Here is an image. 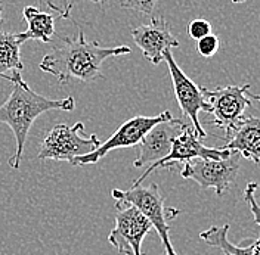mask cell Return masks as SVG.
Segmentation results:
<instances>
[{
	"label": "cell",
	"instance_id": "cell-22",
	"mask_svg": "<svg viewBox=\"0 0 260 255\" xmlns=\"http://www.w3.org/2000/svg\"><path fill=\"white\" fill-rule=\"evenodd\" d=\"M87 2H93V3H98V5H101V6H105L108 0H87Z\"/></svg>",
	"mask_w": 260,
	"mask_h": 255
},
{
	"label": "cell",
	"instance_id": "cell-3",
	"mask_svg": "<svg viewBox=\"0 0 260 255\" xmlns=\"http://www.w3.org/2000/svg\"><path fill=\"white\" fill-rule=\"evenodd\" d=\"M115 201L127 202L138 208L158 233L164 246V255H178L169 236L170 226L169 220H173L180 211L176 208L164 207V196L160 192L158 185L151 183L149 186H132L127 191L113 189L111 192Z\"/></svg>",
	"mask_w": 260,
	"mask_h": 255
},
{
	"label": "cell",
	"instance_id": "cell-13",
	"mask_svg": "<svg viewBox=\"0 0 260 255\" xmlns=\"http://www.w3.org/2000/svg\"><path fill=\"white\" fill-rule=\"evenodd\" d=\"M231 152L240 154L245 160L260 162V120L254 115L244 117L241 123L228 136V142L223 146Z\"/></svg>",
	"mask_w": 260,
	"mask_h": 255
},
{
	"label": "cell",
	"instance_id": "cell-21",
	"mask_svg": "<svg viewBox=\"0 0 260 255\" xmlns=\"http://www.w3.org/2000/svg\"><path fill=\"white\" fill-rule=\"evenodd\" d=\"M256 191H257V185H256L254 181L248 183V185H247V188H245V191H244V199H245V202H247V204H248V207H250V211H251V214H253L254 222L259 224L260 223L259 205H257L256 198H254Z\"/></svg>",
	"mask_w": 260,
	"mask_h": 255
},
{
	"label": "cell",
	"instance_id": "cell-1",
	"mask_svg": "<svg viewBox=\"0 0 260 255\" xmlns=\"http://www.w3.org/2000/svg\"><path fill=\"white\" fill-rule=\"evenodd\" d=\"M129 53V46L105 48L99 42H86L84 32L79 30L76 37H65L61 45L45 55L40 69L62 84L70 80L90 83L104 76L102 62L105 59Z\"/></svg>",
	"mask_w": 260,
	"mask_h": 255
},
{
	"label": "cell",
	"instance_id": "cell-23",
	"mask_svg": "<svg viewBox=\"0 0 260 255\" xmlns=\"http://www.w3.org/2000/svg\"><path fill=\"white\" fill-rule=\"evenodd\" d=\"M3 24V6H2V2H0V27Z\"/></svg>",
	"mask_w": 260,
	"mask_h": 255
},
{
	"label": "cell",
	"instance_id": "cell-18",
	"mask_svg": "<svg viewBox=\"0 0 260 255\" xmlns=\"http://www.w3.org/2000/svg\"><path fill=\"white\" fill-rule=\"evenodd\" d=\"M219 45H220V43H219V39H217L214 34H209V35H206V37H203V39L198 40V43H197V50H198V53H200L203 58H210V56L217 53Z\"/></svg>",
	"mask_w": 260,
	"mask_h": 255
},
{
	"label": "cell",
	"instance_id": "cell-6",
	"mask_svg": "<svg viewBox=\"0 0 260 255\" xmlns=\"http://www.w3.org/2000/svg\"><path fill=\"white\" fill-rule=\"evenodd\" d=\"M241 167V157L232 152L223 160H195L183 164L180 175L194 180L203 189H213L217 196H222L235 181Z\"/></svg>",
	"mask_w": 260,
	"mask_h": 255
},
{
	"label": "cell",
	"instance_id": "cell-16",
	"mask_svg": "<svg viewBox=\"0 0 260 255\" xmlns=\"http://www.w3.org/2000/svg\"><path fill=\"white\" fill-rule=\"evenodd\" d=\"M24 65L21 62V43L16 34L0 31V79L15 81L21 77Z\"/></svg>",
	"mask_w": 260,
	"mask_h": 255
},
{
	"label": "cell",
	"instance_id": "cell-4",
	"mask_svg": "<svg viewBox=\"0 0 260 255\" xmlns=\"http://www.w3.org/2000/svg\"><path fill=\"white\" fill-rule=\"evenodd\" d=\"M84 124L79 121L73 126L56 124L49 130L42 142L39 160L67 161L73 162L74 158L87 155L101 146L96 134L84 136Z\"/></svg>",
	"mask_w": 260,
	"mask_h": 255
},
{
	"label": "cell",
	"instance_id": "cell-14",
	"mask_svg": "<svg viewBox=\"0 0 260 255\" xmlns=\"http://www.w3.org/2000/svg\"><path fill=\"white\" fill-rule=\"evenodd\" d=\"M22 15L25 18L28 28L27 31L16 34L18 42L22 45L27 40H39L42 43H50L55 35V18L48 12H40L34 6L24 8Z\"/></svg>",
	"mask_w": 260,
	"mask_h": 255
},
{
	"label": "cell",
	"instance_id": "cell-17",
	"mask_svg": "<svg viewBox=\"0 0 260 255\" xmlns=\"http://www.w3.org/2000/svg\"><path fill=\"white\" fill-rule=\"evenodd\" d=\"M211 30H213L211 28V24L207 19H204V18H198V19L191 21L188 24V27H186V31L189 34V37L197 40V42L200 39H203V37L211 34Z\"/></svg>",
	"mask_w": 260,
	"mask_h": 255
},
{
	"label": "cell",
	"instance_id": "cell-9",
	"mask_svg": "<svg viewBox=\"0 0 260 255\" xmlns=\"http://www.w3.org/2000/svg\"><path fill=\"white\" fill-rule=\"evenodd\" d=\"M173 118L169 111H164L155 117H145V115H136L133 118L123 123L113 136L101 143V146L93 152L74 158L71 165H87V164H96L101 158H104L107 154H110L114 149H123V148H135L142 142L144 136L157 124L162 121H167Z\"/></svg>",
	"mask_w": 260,
	"mask_h": 255
},
{
	"label": "cell",
	"instance_id": "cell-7",
	"mask_svg": "<svg viewBox=\"0 0 260 255\" xmlns=\"http://www.w3.org/2000/svg\"><path fill=\"white\" fill-rule=\"evenodd\" d=\"M115 226L108 242L121 255H142V242L152 229L145 215L132 204L117 201Z\"/></svg>",
	"mask_w": 260,
	"mask_h": 255
},
{
	"label": "cell",
	"instance_id": "cell-20",
	"mask_svg": "<svg viewBox=\"0 0 260 255\" xmlns=\"http://www.w3.org/2000/svg\"><path fill=\"white\" fill-rule=\"evenodd\" d=\"M43 3L50 8L53 12H56L62 18H70L71 9L77 3V0H43Z\"/></svg>",
	"mask_w": 260,
	"mask_h": 255
},
{
	"label": "cell",
	"instance_id": "cell-19",
	"mask_svg": "<svg viewBox=\"0 0 260 255\" xmlns=\"http://www.w3.org/2000/svg\"><path fill=\"white\" fill-rule=\"evenodd\" d=\"M157 0H120V6L124 9H133L141 14H152L155 9Z\"/></svg>",
	"mask_w": 260,
	"mask_h": 255
},
{
	"label": "cell",
	"instance_id": "cell-12",
	"mask_svg": "<svg viewBox=\"0 0 260 255\" xmlns=\"http://www.w3.org/2000/svg\"><path fill=\"white\" fill-rule=\"evenodd\" d=\"M132 39L152 65L161 64L167 49L179 48L178 39L172 34V27L164 18H154L151 24L132 28Z\"/></svg>",
	"mask_w": 260,
	"mask_h": 255
},
{
	"label": "cell",
	"instance_id": "cell-10",
	"mask_svg": "<svg viewBox=\"0 0 260 255\" xmlns=\"http://www.w3.org/2000/svg\"><path fill=\"white\" fill-rule=\"evenodd\" d=\"M164 61L169 66V72H170L173 89H175V96H176L180 111L186 118H189L195 134L200 139H204L207 133L204 131V128L198 120V114L201 111L209 114V103L204 97L203 87H198L194 81L180 69V66L176 64L172 55V49H167L164 52Z\"/></svg>",
	"mask_w": 260,
	"mask_h": 255
},
{
	"label": "cell",
	"instance_id": "cell-5",
	"mask_svg": "<svg viewBox=\"0 0 260 255\" xmlns=\"http://www.w3.org/2000/svg\"><path fill=\"white\" fill-rule=\"evenodd\" d=\"M203 93L209 103V114L213 115V124L223 128L226 137L241 123L245 110L260 99L250 92V84L217 87L214 90L203 87Z\"/></svg>",
	"mask_w": 260,
	"mask_h": 255
},
{
	"label": "cell",
	"instance_id": "cell-2",
	"mask_svg": "<svg viewBox=\"0 0 260 255\" xmlns=\"http://www.w3.org/2000/svg\"><path fill=\"white\" fill-rule=\"evenodd\" d=\"M12 84L14 89L11 95L0 106V123L9 126L15 136L16 149L15 154L9 158V165L16 170L22 160L24 146L32 123L48 111H73L76 108V102L71 96L65 99H49L39 95L28 87L22 76L12 81Z\"/></svg>",
	"mask_w": 260,
	"mask_h": 255
},
{
	"label": "cell",
	"instance_id": "cell-24",
	"mask_svg": "<svg viewBox=\"0 0 260 255\" xmlns=\"http://www.w3.org/2000/svg\"><path fill=\"white\" fill-rule=\"evenodd\" d=\"M232 2H234V3H244L245 0H232Z\"/></svg>",
	"mask_w": 260,
	"mask_h": 255
},
{
	"label": "cell",
	"instance_id": "cell-11",
	"mask_svg": "<svg viewBox=\"0 0 260 255\" xmlns=\"http://www.w3.org/2000/svg\"><path fill=\"white\" fill-rule=\"evenodd\" d=\"M186 123L180 118H170L154 126L142 139V142L135 146L138 149V157L133 167L142 168L162 160L172 149L175 139L182 133Z\"/></svg>",
	"mask_w": 260,
	"mask_h": 255
},
{
	"label": "cell",
	"instance_id": "cell-15",
	"mask_svg": "<svg viewBox=\"0 0 260 255\" xmlns=\"http://www.w3.org/2000/svg\"><path fill=\"white\" fill-rule=\"evenodd\" d=\"M229 224L211 226L210 229L200 233V238L213 248H219L225 255H259V239L244 240L241 246L231 243L228 239Z\"/></svg>",
	"mask_w": 260,
	"mask_h": 255
},
{
	"label": "cell",
	"instance_id": "cell-8",
	"mask_svg": "<svg viewBox=\"0 0 260 255\" xmlns=\"http://www.w3.org/2000/svg\"><path fill=\"white\" fill-rule=\"evenodd\" d=\"M232 152L223 149V148H209L201 143V139L195 134L194 128L191 124H186L182 133L175 139L172 144L170 152L154 164H151L144 174H141L135 181L133 186H141L142 181L145 180L149 174L154 173L157 168H173L180 162H188V161L201 158V160H223L228 158Z\"/></svg>",
	"mask_w": 260,
	"mask_h": 255
}]
</instances>
